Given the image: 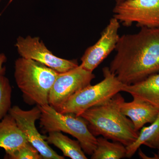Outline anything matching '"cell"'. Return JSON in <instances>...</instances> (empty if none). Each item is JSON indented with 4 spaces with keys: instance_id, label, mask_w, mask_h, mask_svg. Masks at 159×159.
Segmentation results:
<instances>
[{
    "instance_id": "cell-1",
    "label": "cell",
    "mask_w": 159,
    "mask_h": 159,
    "mask_svg": "<svg viewBox=\"0 0 159 159\" xmlns=\"http://www.w3.org/2000/svg\"><path fill=\"white\" fill-rule=\"evenodd\" d=\"M109 68L126 85L159 72V27L120 36Z\"/></svg>"
},
{
    "instance_id": "cell-2",
    "label": "cell",
    "mask_w": 159,
    "mask_h": 159,
    "mask_svg": "<svg viewBox=\"0 0 159 159\" xmlns=\"http://www.w3.org/2000/svg\"><path fill=\"white\" fill-rule=\"evenodd\" d=\"M124 101L119 93L103 104L91 107L80 116L87 121L94 136H102L127 147L136 140L139 132L135 130L130 119L121 110V104Z\"/></svg>"
},
{
    "instance_id": "cell-3",
    "label": "cell",
    "mask_w": 159,
    "mask_h": 159,
    "mask_svg": "<svg viewBox=\"0 0 159 159\" xmlns=\"http://www.w3.org/2000/svg\"><path fill=\"white\" fill-rule=\"evenodd\" d=\"M58 72L43 64L20 57L15 62L14 78L29 105L49 104V96Z\"/></svg>"
},
{
    "instance_id": "cell-4",
    "label": "cell",
    "mask_w": 159,
    "mask_h": 159,
    "mask_svg": "<svg viewBox=\"0 0 159 159\" xmlns=\"http://www.w3.org/2000/svg\"><path fill=\"white\" fill-rule=\"evenodd\" d=\"M102 70L103 79L102 81L77 91L55 109L61 113L80 116L87 110L103 104L122 92L125 84L111 72L109 67H105Z\"/></svg>"
},
{
    "instance_id": "cell-5",
    "label": "cell",
    "mask_w": 159,
    "mask_h": 159,
    "mask_svg": "<svg viewBox=\"0 0 159 159\" xmlns=\"http://www.w3.org/2000/svg\"><path fill=\"white\" fill-rule=\"evenodd\" d=\"M39 107L41 111L40 124L45 131L68 134L79 141L84 153L89 155L93 154L97 139L89 129L85 119L73 114L61 113L49 104Z\"/></svg>"
},
{
    "instance_id": "cell-6",
    "label": "cell",
    "mask_w": 159,
    "mask_h": 159,
    "mask_svg": "<svg viewBox=\"0 0 159 159\" xmlns=\"http://www.w3.org/2000/svg\"><path fill=\"white\" fill-rule=\"evenodd\" d=\"M113 16L123 25L159 27V0H129L116 2Z\"/></svg>"
},
{
    "instance_id": "cell-7",
    "label": "cell",
    "mask_w": 159,
    "mask_h": 159,
    "mask_svg": "<svg viewBox=\"0 0 159 159\" xmlns=\"http://www.w3.org/2000/svg\"><path fill=\"white\" fill-rule=\"evenodd\" d=\"M9 113L14 118L28 142L37 149L43 159H65L49 146L45 137L42 135L36 128L35 122L40 119L41 114L39 106L27 111L22 109L18 106H14Z\"/></svg>"
},
{
    "instance_id": "cell-8",
    "label": "cell",
    "mask_w": 159,
    "mask_h": 159,
    "mask_svg": "<svg viewBox=\"0 0 159 159\" xmlns=\"http://www.w3.org/2000/svg\"><path fill=\"white\" fill-rule=\"evenodd\" d=\"M15 46L21 57L33 60L59 73H64L79 66L76 60L63 59L54 55L39 37L19 36Z\"/></svg>"
},
{
    "instance_id": "cell-9",
    "label": "cell",
    "mask_w": 159,
    "mask_h": 159,
    "mask_svg": "<svg viewBox=\"0 0 159 159\" xmlns=\"http://www.w3.org/2000/svg\"><path fill=\"white\" fill-rule=\"evenodd\" d=\"M95 78L93 72L80 65L64 73H58L49 93V105L58 108L77 91L91 84Z\"/></svg>"
},
{
    "instance_id": "cell-10",
    "label": "cell",
    "mask_w": 159,
    "mask_h": 159,
    "mask_svg": "<svg viewBox=\"0 0 159 159\" xmlns=\"http://www.w3.org/2000/svg\"><path fill=\"white\" fill-rule=\"evenodd\" d=\"M120 23L113 17L101 33L97 42L86 50L81 58L80 66L93 72L115 50L120 38L119 31Z\"/></svg>"
},
{
    "instance_id": "cell-11",
    "label": "cell",
    "mask_w": 159,
    "mask_h": 159,
    "mask_svg": "<svg viewBox=\"0 0 159 159\" xmlns=\"http://www.w3.org/2000/svg\"><path fill=\"white\" fill-rule=\"evenodd\" d=\"M121 110L122 113L129 118L134 129L138 132L145 124L152 123L159 113L157 108L136 98H133L131 102H122Z\"/></svg>"
},
{
    "instance_id": "cell-12",
    "label": "cell",
    "mask_w": 159,
    "mask_h": 159,
    "mask_svg": "<svg viewBox=\"0 0 159 159\" xmlns=\"http://www.w3.org/2000/svg\"><path fill=\"white\" fill-rule=\"evenodd\" d=\"M122 92L148 102L159 110V73L134 84H125Z\"/></svg>"
},
{
    "instance_id": "cell-13",
    "label": "cell",
    "mask_w": 159,
    "mask_h": 159,
    "mask_svg": "<svg viewBox=\"0 0 159 159\" xmlns=\"http://www.w3.org/2000/svg\"><path fill=\"white\" fill-rule=\"evenodd\" d=\"M28 142L25 137L9 113L0 121V148L11 153Z\"/></svg>"
},
{
    "instance_id": "cell-14",
    "label": "cell",
    "mask_w": 159,
    "mask_h": 159,
    "mask_svg": "<svg viewBox=\"0 0 159 159\" xmlns=\"http://www.w3.org/2000/svg\"><path fill=\"white\" fill-rule=\"evenodd\" d=\"M148 126H143L139 131L136 140L126 147V157L133 156L142 145L152 148H159V113L156 119Z\"/></svg>"
},
{
    "instance_id": "cell-15",
    "label": "cell",
    "mask_w": 159,
    "mask_h": 159,
    "mask_svg": "<svg viewBox=\"0 0 159 159\" xmlns=\"http://www.w3.org/2000/svg\"><path fill=\"white\" fill-rule=\"evenodd\" d=\"M46 140L48 144H53L62 151L64 155L72 159H87L80 143L64 135L61 132L48 133Z\"/></svg>"
},
{
    "instance_id": "cell-16",
    "label": "cell",
    "mask_w": 159,
    "mask_h": 159,
    "mask_svg": "<svg viewBox=\"0 0 159 159\" xmlns=\"http://www.w3.org/2000/svg\"><path fill=\"white\" fill-rule=\"evenodd\" d=\"M126 147L119 142H110L103 137L97 139L92 159H120L126 157Z\"/></svg>"
},
{
    "instance_id": "cell-17",
    "label": "cell",
    "mask_w": 159,
    "mask_h": 159,
    "mask_svg": "<svg viewBox=\"0 0 159 159\" xmlns=\"http://www.w3.org/2000/svg\"><path fill=\"white\" fill-rule=\"evenodd\" d=\"M12 88L9 79L0 75V121L9 114L11 107Z\"/></svg>"
},
{
    "instance_id": "cell-18",
    "label": "cell",
    "mask_w": 159,
    "mask_h": 159,
    "mask_svg": "<svg viewBox=\"0 0 159 159\" xmlns=\"http://www.w3.org/2000/svg\"><path fill=\"white\" fill-rule=\"evenodd\" d=\"M5 159H42V157L36 148L27 142L21 147L8 154H6Z\"/></svg>"
},
{
    "instance_id": "cell-19",
    "label": "cell",
    "mask_w": 159,
    "mask_h": 159,
    "mask_svg": "<svg viewBox=\"0 0 159 159\" xmlns=\"http://www.w3.org/2000/svg\"><path fill=\"white\" fill-rule=\"evenodd\" d=\"M7 61V57L5 54L0 53V75H5L6 72V67L4 64Z\"/></svg>"
},
{
    "instance_id": "cell-20",
    "label": "cell",
    "mask_w": 159,
    "mask_h": 159,
    "mask_svg": "<svg viewBox=\"0 0 159 159\" xmlns=\"http://www.w3.org/2000/svg\"><path fill=\"white\" fill-rule=\"evenodd\" d=\"M157 152V153L154 154L153 157H152L151 158H149L148 159H159V148L158 149Z\"/></svg>"
},
{
    "instance_id": "cell-21",
    "label": "cell",
    "mask_w": 159,
    "mask_h": 159,
    "mask_svg": "<svg viewBox=\"0 0 159 159\" xmlns=\"http://www.w3.org/2000/svg\"><path fill=\"white\" fill-rule=\"evenodd\" d=\"M129 1V0H116V2H125V1Z\"/></svg>"
},
{
    "instance_id": "cell-22",
    "label": "cell",
    "mask_w": 159,
    "mask_h": 159,
    "mask_svg": "<svg viewBox=\"0 0 159 159\" xmlns=\"http://www.w3.org/2000/svg\"><path fill=\"white\" fill-rule=\"evenodd\" d=\"M1 0H0V2H1Z\"/></svg>"
}]
</instances>
